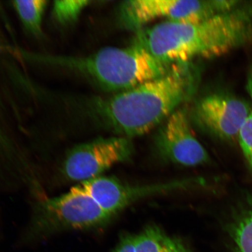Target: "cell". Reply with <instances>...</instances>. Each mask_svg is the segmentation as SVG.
<instances>
[{"label":"cell","mask_w":252,"mask_h":252,"mask_svg":"<svg viewBox=\"0 0 252 252\" xmlns=\"http://www.w3.org/2000/svg\"><path fill=\"white\" fill-rule=\"evenodd\" d=\"M200 75L194 62L175 64L161 77L109 95L65 92L60 110L75 124L92 125L131 139L161 125L189 102L196 93Z\"/></svg>","instance_id":"obj_1"},{"label":"cell","mask_w":252,"mask_h":252,"mask_svg":"<svg viewBox=\"0 0 252 252\" xmlns=\"http://www.w3.org/2000/svg\"><path fill=\"white\" fill-rule=\"evenodd\" d=\"M252 37V10L236 8L195 23L163 21L135 33L133 42L174 65L217 58Z\"/></svg>","instance_id":"obj_2"},{"label":"cell","mask_w":252,"mask_h":252,"mask_svg":"<svg viewBox=\"0 0 252 252\" xmlns=\"http://www.w3.org/2000/svg\"><path fill=\"white\" fill-rule=\"evenodd\" d=\"M28 65L68 75L102 92L118 93L167 73L173 66L159 61L132 42L126 47H105L88 55L53 54L28 50Z\"/></svg>","instance_id":"obj_3"},{"label":"cell","mask_w":252,"mask_h":252,"mask_svg":"<svg viewBox=\"0 0 252 252\" xmlns=\"http://www.w3.org/2000/svg\"><path fill=\"white\" fill-rule=\"evenodd\" d=\"M31 215L24 236L27 241L99 228L112 217L77 186L61 196L37 200Z\"/></svg>","instance_id":"obj_4"},{"label":"cell","mask_w":252,"mask_h":252,"mask_svg":"<svg viewBox=\"0 0 252 252\" xmlns=\"http://www.w3.org/2000/svg\"><path fill=\"white\" fill-rule=\"evenodd\" d=\"M238 4L227 0H128L119 5L117 14L122 28L136 33L159 19L195 23L232 11Z\"/></svg>","instance_id":"obj_5"},{"label":"cell","mask_w":252,"mask_h":252,"mask_svg":"<svg viewBox=\"0 0 252 252\" xmlns=\"http://www.w3.org/2000/svg\"><path fill=\"white\" fill-rule=\"evenodd\" d=\"M134 153L130 138H97L67 151L63 160L62 175L66 180L80 184L100 176L118 163L127 161Z\"/></svg>","instance_id":"obj_6"},{"label":"cell","mask_w":252,"mask_h":252,"mask_svg":"<svg viewBox=\"0 0 252 252\" xmlns=\"http://www.w3.org/2000/svg\"><path fill=\"white\" fill-rule=\"evenodd\" d=\"M251 110V103L244 99L228 94L213 93L196 100L190 117L205 131L229 140L238 138Z\"/></svg>","instance_id":"obj_7"},{"label":"cell","mask_w":252,"mask_h":252,"mask_svg":"<svg viewBox=\"0 0 252 252\" xmlns=\"http://www.w3.org/2000/svg\"><path fill=\"white\" fill-rule=\"evenodd\" d=\"M190 120L183 106L160 126L155 145L162 158L185 166L201 165L209 161V154L192 131Z\"/></svg>","instance_id":"obj_8"},{"label":"cell","mask_w":252,"mask_h":252,"mask_svg":"<svg viewBox=\"0 0 252 252\" xmlns=\"http://www.w3.org/2000/svg\"><path fill=\"white\" fill-rule=\"evenodd\" d=\"M197 180L185 179L167 184L130 186L117 179L99 176L80 183L77 187L112 217L129 204L151 195L191 187Z\"/></svg>","instance_id":"obj_9"},{"label":"cell","mask_w":252,"mask_h":252,"mask_svg":"<svg viewBox=\"0 0 252 252\" xmlns=\"http://www.w3.org/2000/svg\"><path fill=\"white\" fill-rule=\"evenodd\" d=\"M111 252H192L181 239L173 238L156 225L137 234H126Z\"/></svg>","instance_id":"obj_10"},{"label":"cell","mask_w":252,"mask_h":252,"mask_svg":"<svg viewBox=\"0 0 252 252\" xmlns=\"http://www.w3.org/2000/svg\"><path fill=\"white\" fill-rule=\"evenodd\" d=\"M226 231L231 252H252V193L233 210Z\"/></svg>","instance_id":"obj_11"},{"label":"cell","mask_w":252,"mask_h":252,"mask_svg":"<svg viewBox=\"0 0 252 252\" xmlns=\"http://www.w3.org/2000/svg\"><path fill=\"white\" fill-rule=\"evenodd\" d=\"M49 1L46 0H27L11 1V5L17 14L24 30L36 37L43 36L44 17Z\"/></svg>","instance_id":"obj_12"},{"label":"cell","mask_w":252,"mask_h":252,"mask_svg":"<svg viewBox=\"0 0 252 252\" xmlns=\"http://www.w3.org/2000/svg\"><path fill=\"white\" fill-rule=\"evenodd\" d=\"M91 2L87 0L55 1L52 7V18L61 26H70L76 23Z\"/></svg>","instance_id":"obj_13"},{"label":"cell","mask_w":252,"mask_h":252,"mask_svg":"<svg viewBox=\"0 0 252 252\" xmlns=\"http://www.w3.org/2000/svg\"><path fill=\"white\" fill-rule=\"evenodd\" d=\"M247 90L251 99V110L239 130L238 138L242 152L252 171V70L248 75Z\"/></svg>","instance_id":"obj_14"},{"label":"cell","mask_w":252,"mask_h":252,"mask_svg":"<svg viewBox=\"0 0 252 252\" xmlns=\"http://www.w3.org/2000/svg\"><path fill=\"white\" fill-rule=\"evenodd\" d=\"M4 102L0 94V153H5L7 156H11L13 152V146L10 138H9L4 126L3 115L4 112Z\"/></svg>","instance_id":"obj_15"}]
</instances>
